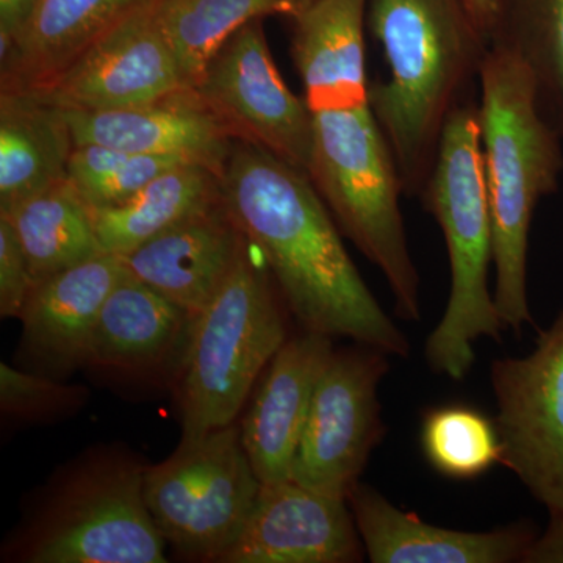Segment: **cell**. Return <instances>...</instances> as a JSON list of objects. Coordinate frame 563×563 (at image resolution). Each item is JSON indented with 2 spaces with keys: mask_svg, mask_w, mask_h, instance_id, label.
<instances>
[{
  "mask_svg": "<svg viewBox=\"0 0 563 563\" xmlns=\"http://www.w3.org/2000/svg\"><path fill=\"white\" fill-rule=\"evenodd\" d=\"M192 320L187 310L129 274L103 302L81 368L141 374L172 365L177 372Z\"/></svg>",
  "mask_w": 563,
  "mask_h": 563,
  "instance_id": "d6986e66",
  "label": "cell"
},
{
  "mask_svg": "<svg viewBox=\"0 0 563 563\" xmlns=\"http://www.w3.org/2000/svg\"><path fill=\"white\" fill-rule=\"evenodd\" d=\"M90 390L84 385L27 372L0 363V412L3 420L46 424L66 420L84 410Z\"/></svg>",
  "mask_w": 563,
  "mask_h": 563,
  "instance_id": "f1b7e54d",
  "label": "cell"
},
{
  "mask_svg": "<svg viewBox=\"0 0 563 563\" xmlns=\"http://www.w3.org/2000/svg\"><path fill=\"white\" fill-rule=\"evenodd\" d=\"M261 488L235 422L180 440L144 477V498L163 539L195 562L221 563L246 528Z\"/></svg>",
  "mask_w": 563,
  "mask_h": 563,
  "instance_id": "ba28073f",
  "label": "cell"
},
{
  "mask_svg": "<svg viewBox=\"0 0 563 563\" xmlns=\"http://www.w3.org/2000/svg\"><path fill=\"white\" fill-rule=\"evenodd\" d=\"M74 144H101L206 166L221 177L235 140L195 88L111 111L65 110Z\"/></svg>",
  "mask_w": 563,
  "mask_h": 563,
  "instance_id": "2e32d148",
  "label": "cell"
},
{
  "mask_svg": "<svg viewBox=\"0 0 563 563\" xmlns=\"http://www.w3.org/2000/svg\"><path fill=\"white\" fill-rule=\"evenodd\" d=\"M244 247L235 268L192 320L176 372L180 440L232 424L287 342L282 296L261 255ZM279 291V290H277Z\"/></svg>",
  "mask_w": 563,
  "mask_h": 563,
  "instance_id": "8992f818",
  "label": "cell"
},
{
  "mask_svg": "<svg viewBox=\"0 0 563 563\" xmlns=\"http://www.w3.org/2000/svg\"><path fill=\"white\" fill-rule=\"evenodd\" d=\"M366 7L368 0H314L292 16V62L312 113L369 102Z\"/></svg>",
  "mask_w": 563,
  "mask_h": 563,
  "instance_id": "ffe728a7",
  "label": "cell"
},
{
  "mask_svg": "<svg viewBox=\"0 0 563 563\" xmlns=\"http://www.w3.org/2000/svg\"><path fill=\"white\" fill-rule=\"evenodd\" d=\"M307 176L336 224L384 274L396 313L420 321V276L404 229L402 187L372 103L313 111Z\"/></svg>",
  "mask_w": 563,
  "mask_h": 563,
  "instance_id": "52a82bcc",
  "label": "cell"
},
{
  "mask_svg": "<svg viewBox=\"0 0 563 563\" xmlns=\"http://www.w3.org/2000/svg\"><path fill=\"white\" fill-rule=\"evenodd\" d=\"M0 214L13 225L35 285L103 252L90 207L69 179Z\"/></svg>",
  "mask_w": 563,
  "mask_h": 563,
  "instance_id": "cb8c5ba5",
  "label": "cell"
},
{
  "mask_svg": "<svg viewBox=\"0 0 563 563\" xmlns=\"http://www.w3.org/2000/svg\"><path fill=\"white\" fill-rule=\"evenodd\" d=\"M470 16L477 25L485 40L488 43V33H490L493 16H495L496 0H463Z\"/></svg>",
  "mask_w": 563,
  "mask_h": 563,
  "instance_id": "d6a6232c",
  "label": "cell"
},
{
  "mask_svg": "<svg viewBox=\"0 0 563 563\" xmlns=\"http://www.w3.org/2000/svg\"><path fill=\"white\" fill-rule=\"evenodd\" d=\"M43 0H0V57L9 54L38 13Z\"/></svg>",
  "mask_w": 563,
  "mask_h": 563,
  "instance_id": "4dcf8cb0",
  "label": "cell"
},
{
  "mask_svg": "<svg viewBox=\"0 0 563 563\" xmlns=\"http://www.w3.org/2000/svg\"><path fill=\"white\" fill-rule=\"evenodd\" d=\"M366 21L383 47L385 74L369 103L406 196L428 185L444 125L479 79L488 43L463 0H368Z\"/></svg>",
  "mask_w": 563,
  "mask_h": 563,
  "instance_id": "7a4b0ae2",
  "label": "cell"
},
{
  "mask_svg": "<svg viewBox=\"0 0 563 563\" xmlns=\"http://www.w3.org/2000/svg\"><path fill=\"white\" fill-rule=\"evenodd\" d=\"M73 132L60 107L35 92H0V213L68 179Z\"/></svg>",
  "mask_w": 563,
  "mask_h": 563,
  "instance_id": "44dd1931",
  "label": "cell"
},
{
  "mask_svg": "<svg viewBox=\"0 0 563 563\" xmlns=\"http://www.w3.org/2000/svg\"><path fill=\"white\" fill-rule=\"evenodd\" d=\"M503 463L550 517L563 515V309L526 357L492 363Z\"/></svg>",
  "mask_w": 563,
  "mask_h": 563,
  "instance_id": "30bf717a",
  "label": "cell"
},
{
  "mask_svg": "<svg viewBox=\"0 0 563 563\" xmlns=\"http://www.w3.org/2000/svg\"><path fill=\"white\" fill-rule=\"evenodd\" d=\"M421 450L435 472L457 481L483 476L503 461L495 420L463 404H446L424 415Z\"/></svg>",
  "mask_w": 563,
  "mask_h": 563,
  "instance_id": "4316f807",
  "label": "cell"
},
{
  "mask_svg": "<svg viewBox=\"0 0 563 563\" xmlns=\"http://www.w3.org/2000/svg\"><path fill=\"white\" fill-rule=\"evenodd\" d=\"M365 553L373 563L525 562L539 533L531 523L490 532L453 531L402 512L369 485L358 484L347 498Z\"/></svg>",
  "mask_w": 563,
  "mask_h": 563,
  "instance_id": "ac0fdd59",
  "label": "cell"
},
{
  "mask_svg": "<svg viewBox=\"0 0 563 563\" xmlns=\"http://www.w3.org/2000/svg\"><path fill=\"white\" fill-rule=\"evenodd\" d=\"M220 198L217 173L184 163L155 177L128 202L90 210L102 251L122 257Z\"/></svg>",
  "mask_w": 563,
  "mask_h": 563,
  "instance_id": "603a6c76",
  "label": "cell"
},
{
  "mask_svg": "<svg viewBox=\"0 0 563 563\" xmlns=\"http://www.w3.org/2000/svg\"><path fill=\"white\" fill-rule=\"evenodd\" d=\"M220 184L225 207L302 329L388 355L410 354L409 340L366 287L306 173L235 141Z\"/></svg>",
  "mask_w": 563,
  "mask_h": 563,
  "instance_id": "6da1fadb",
  "label": "cell"
},
{
  "mask_svg": "<svg viewBox=\"0 0 563 563\" xmlns=\"http://www.w3.org/2000/svg\"><path fill=\"white\" fill-rule=\"evenodd\" d=\"M488 44L528 65L544 120L563 135V0H523L510 16L493 22Z\"/></svg>",
  "mask_w": 563,
  "mask_h": 563,
  "instance_id": "484cf974",
  "label": "cell"
},
{
  "mask_svg": "<svg viewBox=\"0 0 563 563\" xmlns=\"http://www.w3.org/2000/svg\"><path fill=\"white\" fill-rule=\"evenodd\" d=\"M129 274L120 255L102 252L35 285L20 317V368L60 380L80 369L103 302Z\"/></svg>",
  "mask_w": 563,
  "mask_h": 563,
  "instance_id": "5bb4252c",
  "label": "cell"
},
{
  "mask_svg": "<svg viewBox=\"0 0 563 563\" xmlns=\"http://www.w3.org/2000/svg\"><path fill=\"white\" fill-rule=\"evenodd\" d=\"M195 90L233 140L261 146L307 174L312 111L282 79L262 20L247 22L222 44Z\"/></svg>",
  "mask_w": 563,
  "mask_h": 563,
  "instance_id": "8fae6325",
  "label": "cell"
},
{
  "mask_svg": "<svg viewBox=\"0 0 563 563\" xmlns=\"http://www.w3.org/2000/svg\"><path fill=\"white\" fill-rule=\"evenodd\" d=\"M333 350L332 336L303 329L282 344L263 372L240 424L244 450L262 484L291 479L314 388Z\"/></svg>",
  "mask_w": 563,
  "mask_h": 563,
  "instance_id": "9a60e30c",
  "label": "cell"
},
{
  "mask_svg": "<svg viewBox=\"0 0 563 563\" xmlns=\"http://www.w3.org/2000/svg\"><path fill=\"white\" fill-rule=\"evenodd\" d=\"M247 246L224 199L122 255L136 279L196 317L231 276Z\"/></svg>",
  "mask_w": 563,
  "mask_h": 563,
  "instance_id": "e0dca14e",
  "label": "cell"
},
{
  "mask_svg": "<svg viewBox=\"0 0 563 563\" xmlns=\"http://www.w3.org/2000/svg\"><path fill=\"white\" fill-rule=\"evenodd\" d=\"M363 555L347 499L288 479L262 484L246 528L221 563H354Z\"/></svg>",
  "mask_w": 563,
  "mask_h": 563,
  "instance_id": "4fadbf2b",
  "label": "cell"
},
{
  "mask_svg": "<svg viewBox=\"0 0 563 563\" xmlns=\"http://www.w3.org/2000/svg\"><path fill=\"white\" fill-rule=\"evenodd\" d=\"M147 463L124 444L90 448L36 493L2 547L3 562L166 563L144 498Z\"/></svg>",
  "mask_w": 563,
  "mask_h": 563,
  "instance_id": "277c9868",
  "label": "cell"
},
{
  "mask_svg": "<svg viewBox=\"0 0 563 563\" xmlns=\"http://www.w3.org/2000/svg\"><path fill=\"white\" fill-rule=\"evenodd\" d=\"M313 2L314 0H284L285 14L292 18Z\"/></svg>",
  "mask_w": 563,
  "mask_h": 563,
  "instance_id": "836d02e7",
  "label": "cell"
},
{
  "mask_svg": "<svg viewBox=\"0 0 563 563\" xmlns=\"http://www.w3.org/2000/svg\"><path fill=\"white\" fill-rule=\"evenodd\" d=\"M154 11L191 88L244 24L266 14H285L284 0H155Z\"/></svg>",
  "mask_w": 563,
  "mask_h": 563,
  "instance_id": "d4e9b609",
  "label": "cell"
},
{
  "mask_svg": "<svg viewBox=\"0 0 563 563\" xmlns=\"http://www.w3.org/2000/svg\"><path fill=\"white\" fill-rule=\"evenodd\" d=\"M184 163L190 162L81 144L70 155L68 179L90 209H109L128 202L155 177Z\"/></svg>",
  "mask_w": 563,
  "mask_h": 563,
  "instance_id": "83f0119b",
  "label": "cell"
},
{
  "mask_svg": "<svg viewBox=\"0 0 563 563\" xmlns=\"http://www.w3.org/2000/svg\"><path fill=\"white\" fill-rule=\"evenodd\" d=\"M35 288L31 266L13 225L0 214V317L18 318Z\"/></svg>",
  "mask_w": 563,
  "mask_h": 563,
  "instance_id": "f546056e",
  "label": "cell"
},
{
  "mask_svg": "<svg viewBox=\"0 0 563 563\" xmlns=\"http://www.w3.org/2000/svg\"><path fill=\"white\" fill-rule=\"evenodd\" d=\"M481 140L493 224L496 310L515 333L532 324L528 246L533 211L558 188L561 133L544 120L531 69L517 54L488 44L479 73Z\"/></svg>",
  "mask_w": 563,
  "mask_h": 563,
  "instance_id": "3957f363",
  "label": "cell"
},
{
  "mask_svg": "<svg viewBox=\"0 0 563 563\" xmlns=\"http://www.w3.org/2000/svg\"><path fill=\"white\" fill-rule=\"evenodd\" d=\"M421 201L442 228L451 265L450 299L426 343V361L433 373L463 380L476 361L474 343L483 336L499 342L504 331L488 288L493 224L474 98L459 106L444 125Z\"/></svg>",
  "mask_w": 563,
  "mask_h": 563,
  "instance_id": "5b68a950",
  "label": "cell"
},
{
  "mask_svg": "<svg viewBox=\"0 0 563 563\" xmlns=\"http://www.w3.org/2000/svg\"><path fill=\"white\" fill-rule=\"evenodd\" d=\"M155 0H43L32 24L2 58V90L44 87L103 33Z\"/></svg>",
  "mask_w": 563,
  "mask_h": 563,
  "instance_id": "7402d4cb",
  "label": "cell"
},
{
  "mask_svg": "<svg viewBox=\"0 0 563 563\" xmlns=\"http://www.w3.org/2000/svg\"><path fill=\"white\" fill-rule=\"evenodd\" d=\"M525 562H563V515L551 517L547 531L533 540Z\"/></svg>",
  "mask_w": 563,
  "mask_h": 563,
  "instance_id": "1f68e13d",
  "label": "cell"
},
{
  "mask_svg": "<svg viewBox=\"0 0 563 563\" xmlns=\"http://www.w3.org/2000/svg\"><path fill=\"white\" fill-rule=\"evenodd\" d=\"M187 88L191 87L152 2L103 33L68 68L31 92L63 110L111 111L146 106Z\"/></svg>",
  "mask_w": 563,
  "mask_h": 563,
  "instance_id": "7c38bea8",
  "label": "cell"
},
{
  "mask_svg": "<svg viewBox=\"0 0 563 563\" xmlns=\"http://www.w3.org/2000/svg\"><path fill=\"white\" fill-rule=\"evenodd\" d=\"M388 369V354L376 347L355 343L332 351L314 388L292 481L333 498H350L385 435L377 388Z\"/></svg>",
  "mask_w": 563,
  "mask_h": 563,
  "instance_id": "9c48e42d",
  "label": "cell"
}]
</instances>
